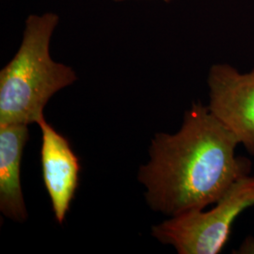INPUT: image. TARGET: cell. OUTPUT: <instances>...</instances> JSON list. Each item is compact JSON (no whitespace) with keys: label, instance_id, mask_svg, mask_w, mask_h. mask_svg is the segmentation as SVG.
Segmentation results:
<instances>
[{"label":"cell","instance_id":"cell-4","mask_svg":"<svg viewBox=\"0 0 254 254\" xmlns=\"http://www.w3.org/2000/svg\"><path fill=\"white\" fill-rule=\"evenodd\" d=\"M207 86L209 110L254 156V69L241 73L231 64H214Z\"/></svg>","mask_w":254,"mask_h":254},{"label":"cell","instance_id":"cell-5","mask_svg":"<svg viewBox=\"0 0 254 254\" xmlns=\"http://www.w3.org/2000/svg\"><path fill=\"white\" fill-rule=\"evenodd\" d=\"M38 126L42 132L41 164L43 178L56 220L64 223L78 187L80 164L68 139L57 132L44 117Z\"/></svg>","mask_w":254,"mask_h":254},{"label":"cell","instance_id":"cell-7","mask_svg":"<svg viewBox=\"0 0 254 254\" xmlns=\"http://www.w3.org/2000/svg\"><path fill=\"white\" fill-rule=\"evenodd\" d=\"M112 1H115V2H124V1H130V0H112ZM133 1H138V0H133ZM139 1H142V0H139ZM150 1H152V0H150ZM161 1H164V2H171V1H173V0H161Z\"/></svg>","mask_w":254,"mask_h":254},{"label":"cell","instance_id":"cell-6","mask_svg":"<svg viewBox=\"0 0 254 254\" xmlns=\"http://www.w3.org/2000/svg\"><path fill=\"white\" fill-rule=\"evenodd\" d=\"M24 124L0 125V211L16 222L27 219L21 187V162L29 137Z\"/></svg>","mask_w":254,"mask_h":254},{"label":"cell","instance_id":"cell-2","mask_svg":"<svg viewBox=\"0 0 254 254\" xmlns=\"http://www.w3.org/2000/svg\"><path fill=\"white\" fill-rule=\"evenodd\" d=\"M60 21L54 11L26 19L18 50L0 71V125H38L52 96L77 80L71 66L51 57V40Z\"/></svg>","mask_w":254,"mask_h":254},{"label":"cell","instance_id":"cell-3","mask_svg":"<svg viewBox=\"0 0 254 254\" xmlns=\"http://www.w3.org/2000/svg\"><path fill=\"white\" fill-rule=\"evenodd\" d=\"M254 205V176L240 178L208 211L192 210L152 228V236L179 254H218L238 216Z\"/></svg>","mask_w":254,"mask_h":254},{"label":"cell","instance_id":"cell-1","mask_svg":"<svg viewBox=\"0 0 254 254\" xmlns=\"http://www.w3.org/2000/svg\"><path fill=\"white\" fill-rule=\"evenodd\" d=\"M238 145L236 135L207 106L194 102L178 132L155 134L150 160L138 170L150 208L172 218L215 204L252 173V161L236 154Z\"/></svg>","mask_w":254,"mask_h":254}]
</instances>
